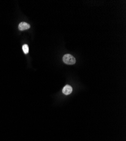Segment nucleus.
<instances>
[{"mask_svg": "<svg viewBox=\"0 0 126 141\" xmlns=\"http://www.w3.org/2000/svg\"><path fill=\"white\" fill-rule=\"evenodd\" d=\"M63 62L66 64L72 65L76 63V59L73 56L70 54H66L63 57Z\"/></svg>", "mask_w": 126, "mask_h": 141, "instance_id": "nucleus-1", "label": "nucleus"}, {"mask_svg": "<svg viewBox=\"0 0 126 141\" xmlns=\"http://www.w3.org/2000/svg\"><path fill=\"white\" fill-rule=\"evenodd\" d=\"M22 49H23V50L24 51V53H25V54H28L29 51V47L28 45L27 44L23 45V46H22Z\"/></svg>", "mask_w": 126, "mask_h": 141, "instance_id": "nucleus-4", "label": "nucleus"}, {"mask_svg": "<svg viewBox=\"0 0 126 141\" xmlns=\"http://www.w3.org/2000/svg\"><path fill=\"white\" fill-rule=\"evenodd\" d=\"M30 28V25L25 22H22L19 24L18 28L20 31L27 30Z\"/></svg>", "mask_w": 126, "mask_h": 141, "instance_id": "nucleus-2", "label": "nucleus"}, {"mask_svg": "<svg viewBox=\"0 0 126 141\" xmlns=\"http://www.w3.org/2000/svg\"><path fill=\"white\" fill-rule=\"evenodd\" d=\"M72 92V87L69 85H66L65 86L63 87L62 90V93L64 94H65V95H68V94L71 93Z\"/></svg>", "mask_w": 126, "mask_h": 141, "instance_id": "nucleus-3", "label": "nucleus"}]
</instances>
